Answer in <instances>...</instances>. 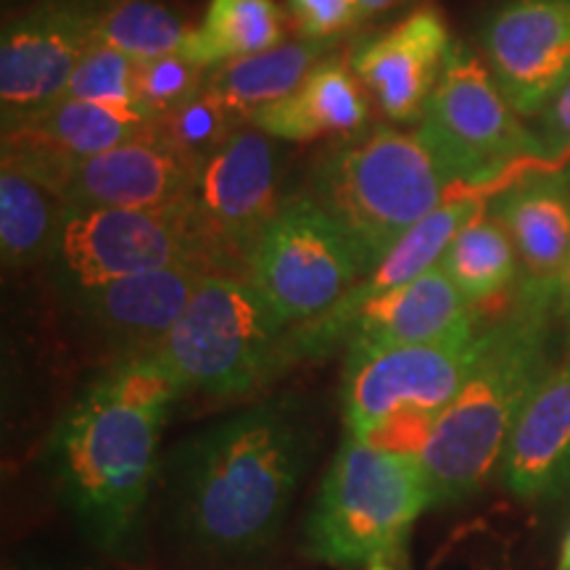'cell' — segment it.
Wrapping results in <instances>:
<instances>
[{
  "mask_svg": "<svg viewBox=\"0 0 570 570\" xmlns=\"http://www.w3.org/2000/svg\"><path fill=\"white\" fill-rule=\"evenodd\" d=\"M277 142L240 125L202 159L188 209L219 273L244 275L248 254L288 198Z\"/></svg>",
  "mask_w": 570,
  "mask_h": 570,
  "instance_id": "10",
  "label": "cell"
},
{
  "mask_svg": "<svg viewBox=\"0 0 570 570\" xmlns=\"http://www.w3.org/2000/svg\"><path fill=\"white\" fill-rule=\"evenodd\" d=\"M570 462V331L566 346L541 386L525 404L508 452H504L502 483L520 499L550 494L554 481Z\"/></svg>",
  "mask_w": 570,
  "mask_h": 570,
  "instance_id": "21",
  "label": "cell"
},
{
  "mask_svg": "<svg viewBox=\"0 0 570 570\" xmlns=\"http://www.w3.org/2000/svg\"><path fill=\"white\" fill-rule=\"evenodd\" d=\"M558 323L554 285L520 281L510 309L481 327L473 367L420 452L436 508L479 494L502 468L525 404L554 365Z\"/></svg>",
  "mask_w": 570,
  "mask_h": 570,
  "instance_id": "3",
  "label": "cell"
},
{
  "mask_svg": "<svg viewBox=\"0 0 570 570\" xmlns=\"http://www.w3.org/2000/svg\"><path fill=\"white\" fill-rule=\"evenodd\" d=\"M161 127L142 109L56 101L19 130L3 135V159L19 164L88 159Z\"/></svg>",
  "mask_w": 570,
  "mask_h": 570,
  "instance_id": "20",
  "label": "cell"
},
{
  "mask_svg": "<svg viewBox=\"0 0 570 570\" xmlns=\"http://www.w3.org/2000/svg\"><path fill=\"white\" fill-rule=\"evenodd\" d=\"M19 167L53 188L69 206L177 209L194 196L202 159L161 127L88 159Z\"/></svg>",
  "mask_w": 570,
  "mask_h": 570,
  "instance_id": "13",
  "label": "cell"
},
{
  "mask_svg": "<svg viewBox=\"0 0 570 570\" xmlns=\"http://www.w3.org/2000/svg\"><path fill=\"white\" fill-rule=\"evenodd\" d=\"M481 48L512 109L537 119L570 82V0H502L483 19Z\"/></svg>",
  "mask_w": 570,
  "mask_h": 570,
  "instance_id": "14",
  "label": "cell"
},
{
  "mask_svg": "<svg viewBox=\"0 0 570 570\" xmlns=\"http://www.w3.org/2000/svg\"><path fill=\"white\" fill-rule=\"evenodd\" d=\"M439 267L473 306L508 294L520 281L515 246L489 209H483L454 235Z\"/></svg>",
  "mask_w": 570,
  "mask_h": 570,
  "instance_id": "26",
  "label": "cell"
},
{
  "mask_svg": "<svg viewBox=\"0 0 570 570\" xmlns=\"http://www.w3.org/2000/svg\"><path fill=\"white\" fill-rule=\"evenodd\" d=\"M460 190L465 188L449 180L417 132L365 127L320 154L304 194L346 233L370 273Z\"/></svg>",
  "mask_w": 570,
  "mask_h": 570,
  "instance_id": "4",
  "label": "cell"
},
{
  "mask_svg": "<svg viewBox=\"0 0 570 570\" xmlns=\"http://www.w3.org/2000/svg\"><path fill=\"white\" fill-rule=\"evenodd\" d=\"M204 75L180 53L140 63L138 104L156 122H167L173 114L190 101L204 85Z\"/></svg>",
  "mask_w": 570,
  "mask_h": 570,
  "instance_id": "29",
  "label": "cell"
},
{
  "mask_svg": "<svg viewBox=\"0 0 570 570\" xmlns=\"http://www.w3.org/2000/svg\"><path fill=\"white\" fill-rule=\"evenodd\" d=\"M140 63L106 46H92L63 88L59 101H85L140 109L138 104Z\"/></svg>",
  "mask_w": 570,
  "mask_h": 570,
  "instance_id": "28",
  "label": "cell"
},
{
  "mask_svg": "<svg viewBox=\"0 0 570 570\" xmlns=\"http://www.w3.org/2000/svg\"><path fill=\"white\" fill-rule=\"evenodd\" d=\"M554 304H558L560 325H566V331H570V262L562 269L558 283H554Z\"/></svg>",
  "mask_w": 570,
  "mask_h": 570,
  "instance_id": "33",
  "label": "cell"
},
{
  "mask_svg": "<svg viewBox=\"0 0 570 570\" xmlns=\"http://www.w3.org/2000/svg\"><path fill=\"white\" fill-rule=\"evenodd\" d=\"M306 446L304 420L285 399L198 433L169 465L180 531L217 554L265 550L294 502Z\"/></svg>",
  "mask_w": 570,
  "mask_h": 570,
  "instance_id": "2",
  "label": "cell"
},
{
  "mask_svg": "<svg viewBox=\"0 0 570 570\" xmlns=\"http://www.w3.org/2000/svg\"><path fill=\"white\" fill-rule=\"evenodd\" d=\"M362 570H396L394 566H370V568H362Z\"/></svg>",
  "mask_w": 570,
  "mask_h": 570,
  "instance_id": "37",
  "label": "cell"
},
{
  "mask_svg": "<svg viewBox=\"0 0 570 570\" xmlns=\"http://www.w3.org/2000/svg\"><path fill=\"white\" fill-rule=\"evenodd\" d=\"M452 46L444 13L423 6L386 30L356 40L348 67L391 122L417 125Z\"/></svg>",
  "mask_w": 570,
  "mask_h": 570,
  "instance_id": "17",
  "label": "cell"
},
{
  "mask_svg": "<svg viewBox=\"0 0 570 570\" xmlns=\"http://www.w3.org/2000/svg\"><path fill=\"white\" fill-rule=\"evenodd\" d=\"M497 190L499 188H465L446 198L436 212L428 214L423 223L412 227L333 309H327L323 317L312 320V323L291 327L283 344V367L320 360L333 348L344 346L346 325L354 312L436 267L454 235L487 209L491 194L497 196Z\"/></svg>",
  "mask_w": 570,
  "mask_h": 570,
  "instance_id": "15",
  "label": "cell"
},
{
  "mask_svg": "<svg viewBox=\"0 0 570 570\" xmlns=\"http://www.w3.org/2000/svg\"><path fill=\"white\" fill-rule=\"evenodd\" d=\"M69 204L24 167L0 164V256L6 269L51 259Z\"/></svg>",
  "mask_w": 570,
  "mask_h": 570,
  "instance_id": "24",
  "label": "cell"
},
{
  "mask_svg": "<svg viewBox=\"0 0 570 570\" xmlns=\"http://www.w3.org/2000/svg\"><path fill=\"white\" fill-rule=\"evenodd\" d=\"M531 130L539 140L541 156L554 169L570 164V82L547 104Z\"/></svg>",
  "mask_w": 570,
  "mask_h": 570,
  "instance_id": "32",
  "label": "cell"
},
{
  "mask_svg": "<svg viewBox=\"0 0 570 570\" xmlns=\"http://www.w3.org/2000/svg\"><path fill=\"white\" fill-rule=\"evenodd\" d=\"M415 132L460 188H508L520 177L554 169L487 61L465 42L449 51Z\"/></svg>",
  "mask_w": 570,
  "mask_h": 570,
  "instance_id": "7",
  "label": "cell"
},
{
  "mask_svg": "<svg viewBox=\"0 0 570 570\" xmlns=\"http://www.w3.org/2000/svg\"><path fill=\"white\" fill-rule=\"evenodd\" d=\"M481 341V320L428 344L344 360L346 431L367 439L389 417L423 415L439 420L473 367Z\"/></svg>",
  "mask_w": 570,
  "mask_h": 570,
  "instance_id": "11",
  "label": "cell"
},
{
  "mask_svg": "<svg viewBox=\"0 0 570 570\" xmlns=\"http://www.w3.org/2000/svg\"><path fill=\"white\" fill-rule=\"evenodd\" d=\"M558 570H570V531L566 533L560 547V558H558Z\"/></svg>",
  "mask_w": 570,
  "mask_h": 570,
  "instance_id": "36",
  "label": "cell"
},
{
  "mask_svg": "<svg viewBox=\"0 0 570 570\" xmlns=\"http://www.w3.org/2000/svg\"><path fill=\"white\" fill-rule=\"evenodd\" d=\"M566 175H568V180H570V164H568V169H566Z\"/></svg>",
  "mask_w": 570,
  "mask_h": 570,
  "instance_id": "39",
  "label": "cell"
},
{
  "mask_svg": "<svg viewBox=\"0 0 570 570\" xmlns=\"http://www.w3.org/2000/svg\"><path fill=\"white\" fill-rule=\"evenodd\" d=\"M336 40H291L269 51L227 61L204 75L202 88L230 114L238 125H246L254 111L294 92L304 77L327 59Z\"/></svg>",
  "mask_w": 570,
  "mask_h": 570,
  "instance_id": "23",
  "label": "cell"
},
{
  "mask_svg": "<svg viewBox=\"0 0 570 570\" xmlns=\"http://www.w3.org/2000/svg\"><path fill=\"white\" fill-rule=\"evenodd\" d=\"M167 132L177 142H183L190 154L204 159L214 148L223 142L233 130H238V122L219 106L204 88L190 98L188 104L180 106L173 117L164 122Z\"/></svg>",
  "mask_w": 570,
  "mask_h": 570,
  "instance_id": "30",
  "label": "cell"
},
{
  "mask_svg": "<svg viewBox=\"0 0 570 570\" xmlns=\"http://www.w3.org/2000/svg\"><path fill=\"white\" fill-rule=\"evenodd\" d=\"M185 394L156 354L114 360L63 412L48 465L85 537L119 552L135 533L156 475L169 410Z\"/></svg>",
  "mask_w": 570,
  "mask_h": 570,
  "instance_id": "1",
  "label": "cell"
},
{
  "mask_svg": "<svg viewBox=\"0 0 570 570\" xmlns=\"http://www.w3.org/2000/svg\"><path fill=\"white\" fill-rule=\"evenodd\" d=\"M48 265L61 291L183 265L219 273L188 204L177 209L69 206Z\"/></svg>",
  "mask_w": 570,
  "mask_h": 570,
  "instance_id": "8",
  "label": "cell"
},
{
  "mask_svg": "<svg viewBox=\"0 0 570 570\" xmlns=\"http://www.w3.org/2000/svg\"><path fill=\"white\" fill-rule=\"evenodd\" d=\"M396 3H399V0H356V6H360V11H362V19L375 17V13L386 11Z\"/></svg>",
  "mask_w": 570,
  "mask_h": 570,
  "instance_id": "35",
  "label": "cell"
},
{
  "mask_svg": "<svg viewBox=\"0 0 570 570\" xmlns=\"http://www.w3.org/2000/svg\"><path fill=\"white\" fill-rule=\"evenodd\" d=\"M491 214L515 246L520 281L554 285L570 262V180L560 169H541L502 188Z\"/></svg>",
  "mask_w": 570,
  "mask_h": 570,
  "instance_id": "19",
  "label": "cell"
},
{
  "mask_svg": "<svg viewBox=\"0 0 570 570\" xmlns=\"http://www.w3.org/2000/svg\"><path fill=\"white\" fill-rule=\"evenodd\" d=\"M365 275L346 233L306 194L285 198L244 269L285 327L323 317Z\"/></svg>",
  "mask_w": 570,
  "mask_h": 570,
  "instance_id": "9",
  "label": "cell"
},
{
  "mask_svg": "<svg viewBox=\"0 0 570 570\" xmlns=\"http://www.w3.org/2000/svg\"><path fill=\"white\" fill-rule=\"evenodd\" d=\"M194 27L161 0H111L96 30V46L148 63L180 53Z\"/></svg>",
  "mask_w": 570,
  "mask_h": 570,
  "instance_id": "27",
  "label": "cell"
},
{
  "mask_svg": "<svg viewBox=\"0 0 570 570\" xmlns=\"http://www.w3.org/2000/svg\"><path fill=\"white\" fill-rule=\"evenodd\" d=\"M206 275L209 269L183 265L63 291V296L85 333L114 360H125L159 348Z\"/></svg>",
  "mask_w": 570,
  "mask_h": 570,
  "instance_id": "16",
  "label": "cell"
},
{
  "mask_svg": "<svg viewBox=\"0 0 570 570\" xmlns=\"http://www.w3.org/2000/svg\"><path fill=\"white\" fill-rule=\"evenodd\" d=\"M288 331L244 275L212 273L151 354L173 370L183 391L248 396L285 370Z\"/></svg>",
  "mask_w": 570,
  "mask_h": 570,
  "instance_id": "6",
  "label": "cell"
},
{
  "mask_svg": "<svg viewBox=\"0 0 570 570\" xmlns=\"http://www.w3.org/2000/svg\"><path fill=\"white\" fill-rule=\"evenodd\" d=\"M3 3H6V6H9V3H11V6H19V3H24V0H3Z\"/></svg>",
  "mask_w": 570,
  "mask_h": 570,
  "instance_id": "38",
  "label": "cell"
},
{
  "mask_svg": "<svg viewBox=\"0 0 570 570\" xmlns=\"http://www.w3.org/2000/svg\"><path fill=\"white\" fill-rule=\"evenodd\" d=\"M283 40V11L275 0H209L180 56L202 71L269 51Z\"/></svg>",
  "mask_w": 570,
  "mask_h": 570,
  "instance_id": "25",
  "label": "cell"
},
{
  "mask_svg": "<svg viewBox=\"0 0 570 570\" xmlns=\"http://www.w3.org/2000/svg\"><path fill=\"white\" fill-rule=\"evenodd\" d=\"M302 40H336L362 21L356 0H285Z\"/></svg>",
  "mask_w": 570,
  "mask_h": 570,
  "instance_id": "31",
  "label": "cell"
},
{
  "mask_svg": "<svg viewBox=\"0 0 570 570\" xmlns=\"http://www.w3.org/2000/svg\"><path fill=\"white\" fill-rule=\"evenodd\" d=\"M436 508L417 454L341 441L304 523V552L336 568L394 566L425 510Z\"/></svg>",
  "mask_w": 570,
  "mask_h": 570,
  "instance_id": "5",
  "label": "cell"
},
{
  "mask_svg": "<svg viewBox=\"0 0 570 570\" xmlns=\"http://www.w3.org/2000/svg\"><path fill=\"white\" fill-rule=\"evenodd\" d=\"M111 0H35L6 19L0 38V122L19 130L53 106L82 56L96 46V30Z\"/></svg>",
  "mask_w": 570,
  "mask_h": 570,
  "instance_id": "12",
  "label": "cell"
},
{
  "mask_svg": "<svg viewBox=\"0 0 570 570\" xmlns=\"http://www.w3.org/2000/svg\"><path fill=\"white\" fill-rule=\"evenodd\" d=\"M370 117L360 80L338 56H327L304 82L281 101L262 106L246 125L281 142H312L320 138H348L365 130Z\"/></svg>",
  "mask_w": 570,
  "mask_h": 570,
  "instance_id": "22",
  "label": "cell"
},
{
  "mask_svg": "<svg viewBox=\"0 0 570 570\" xmlns=\"http://www.w3.org/2000/svg\"><path fill=\"white\" fill-rule=\"evenodd\" d=\"M550 499H558V502L570 504V462L566 465V470L560 473V479L554 481V487L550 489Z\"/></svg>",
  "mask_w": 570,
  "mask_h": 570,
  "instance_id": "34",
  "label": "cell"
},
{
  "mask_svg": "<svg viewBox=\"0 0 570 570\" xmlns=\"http://www.w3.org/2000/svg\"><path fill=\"white\" fill-rule=\"evenodd\" d=\"M473 320H479L475 306L436 265L354 312L344 333L346 360L439 341Z\"/></svg>",
  "mask_w": 570,
  "mask_h": 570,
  "instance_id": "18",
  "label": "cell"
}]
</instances>
